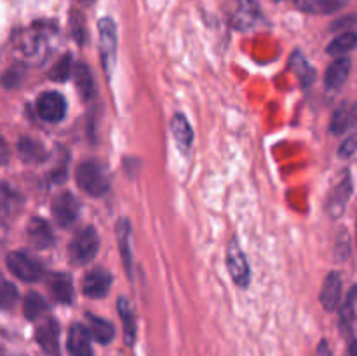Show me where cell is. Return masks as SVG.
<instances>
[{
	"label": "cell",
	"instance_id": "cell-1",
	"mask_svg": "<svg viewBox=\"0 0 357 356\" xmlns=\"http://www.w3.org/2000/svg\"><path fill=\"white\" fill-rule=\"evenodd\" d=\"M75 181L91 198H103L110 188V177L101 163L94 159L82 161L75 168Z\"/></svg>",
	"mask_w": 357,
	"mask_h": 356
},
{
	"label": "cell",
	"instance_id": "cell-2",
	"mask_svg": "<svg viewBox=\"0 0 357 356\" xmlns=\"http://www.w3.org/2000/svg\"><path fill=\"white\" fill-rule=\"evenodd\" d=\"M52 34V27L44 23H35L33 27L20 31L14 38V51L24 61L38 59L47 47V37Z\"/></svg>",
	"mask_w": 357,
	"mask_h": 356
},
{
	"label": "cell",
	"instance_id": "cell-3",
	"mask_svg": "<svg viewBox=\"0 0 357 356\" xmlns=\"http://www.w3.org/2000/svg\"><path fill=\"white\" fill-rule=\"evenodd\" d=\"M98 250H100V236L94 227L86 225L77 230L75 236L70 241L68 257L72 264L86 265L96 257Z\"/></svg>",
	"mask_w": 357,
	"mask_h": 356
},
{
	"label": "cell",
	"instance_id": "cell-4",
	"mask_svg": "<svg viewBox=\"0 0 357 356\" xmlns=\"http://www.w3.org/2000/svg\"><path fill=\"white\" fill-rule=\"evenodd\" d=\"M98 35H100V52L101 63H103L105 73L108 77L114 72L115 61H117V24L112 17L105 16L98 21Z\"/></svg>",
	"mask_w": 357,
	"mask_h": 356
},
{
	"label": "cell",
	"instance_id": "cell-5",
	"mask_svg": "<svg viewBox=\"0 0 357 356\" xmlns=\"http://www.w3.org/2000/svg\"><path fill=\"white\" fill-rule=\"evenodd\" d=\"M7 269L24 283H37L44 276V265L24 251H13L7 255Z\"/></svg>",
	"mask_w": 357,
	"mask_h": 356
},
{
	"label": "cell",
	"instance_id": "cell-6",
	"mask_svg": "<svg viewBox=\"0 0 357 356\" xmlns=\"http://www.w3.org/2000/svg\"><path fill=\"white\" fill-rule=\"evenodd\" d=\"M227 269H229V274L232 278V281L239 288H248L250 286V264H248L246 255H244L243 248H241L237 239L230 241L229 248H227Z\"/></svg>",
	"mask_w": 357,
	"mask_h": 356
},
{
	"label": "cell",
	"instance_id": "cell-7",
	"mask_svg": "<svg viewBox=\"0 0 357 356\" xmlns=\"http://www.w3.org/2000/svg\"><path fill=\"white\" fill-rule=\"evenodd\" d=\"M37 114L45 122H61L66 115V100L58 91H45L37 98Z\"/></svg>",
	"mask_w": 357,
	"mask_h": 356
},
{
	"label": "cell",
	"instance_id": "cell-8",
	"mask_svg": "<svg viewBox=\"0 0 357 356\" xmlns=\"http://www.w3.org/2000/svg\"><path fill=\"white\" fill-rule=\"evenodd\" d=\"M80 212V205L72 192H59L51 201V213L59 227L72 225Z\"/></svg>",
	"mask_w": 357,
	"mask_h": 356
},
{
	"label": "cell",
	"instance_id": "cell-9",
	"mask_svg": "<svg viewBox=\"0 0 357 356\" xmlns=\"http://www.w3.org/2000/svg\"><path fill=\"white\" fill-rule=\"evenodd\" d=\"M114 283V276L107 269H91L82 279V293L89 299H105Z\"/></svg>",
	"mask_w": 357,
	"mask_h": 356
},
{
	"label": "cell",
	"instance_id": "cell-10",
	"mask_svg": "<svg viewBox=\"0 0 357 356\" xmlns=\"http://www.w3.org/2000/svg\"><path fill=\"white\" fill-rule=\"evenodd\" d=\"M261 20V10L257 0H237L232 13V27L237 30H250Z\"/></svg>",
	"mask_w": 357,
	"mask_h": 356
},
{
	"label": "cell",
	"instance_id": "cell-11",
	"mask_svg": "<svg viewBox=\"0 0 357 356\" xmlns=\"http://www.w3.org/2000/svg\"><path fill=\"white\" fill-rule=\"evenodd\" d=\"M352 195V180L349 175H345L340 181H338L337 187L331 191L330 198L326 201V213L331 218H340L344 215L345 208L349 205V199Z\"/></svg>",
	"mask_w": 357,
	"mask_h": 356
},
{
	"label": "cell",
	"instance_id": "cell-12",
	"mask_svg": "<svg viewBox=\"0 0 357 356\" xmlns=\"http://www.w3.org/2000/svg\"><path fill=\"white\" fill-rule=\"evenodd\" d=\"M26 237L31 246L38 248V250H47V248H51L56 243L54 230L49 225L47 220L40 218V216H33L28 222Z\"/></svg>",
	"mask_w": 357,
	"mask_h": 356
},
{
	"label": "cell",
	"instance_id": "cell-13",
	"mask_svg": "<svg viewBox=\"0 0 357 356\" xmlns=\"http://www.w3.org/2000/svg\"><path fill=\"white\" fill-rule=\"evenodd\" d=\"M35 339L38 346L49 356L59 355V325L54 318H45L35 330Z\"/></svg>",
	"mask_w": 357,
	"mask_h": 356
},
{
	"label": "cell",
	"instance_id": "cell-14",
	"mask_svg": "<svg viewBox=\"0 0 357 356\" xmlns=\"http://www.w3.org/2000/svg\"><path fill=\"white\" fill-rule=\"evenodd\" d=\"M342 288H344V283H342V276L338 274L337 271H331L330 274L326 276L323 283V290H321L319 300L323 304L324 309L328 313L338 309L342 299Z\"/></svg>",
	"mask_w": 357,
	"mask_h": 356
},
{
	"label": "cell",
	"instance_id": "cell-15",
	"mask_svg": "<svg viewBox=\"0 0 357 356\" xmlns=\"http://www.w3.org/2000/svg\"><path fill=\"white\" fill-rule=\"evenodd\" d=\"M115 234H117L119 253H121L124 267L129 276H132V250H131V223L128 218H119L115 225Z\"/></svg>",
	"mask_w": 357,
	"mask_h": 356
},
{
	"label": "cell",
	"instance_id": "cell-16",
	"mask_svg": "<svg viewBox=\"0 0 357 356\" xmlns=\"http://www.w3.org/2000/svg\"><path fill=\"white\" fill-rule=\"evenodd\" d=\"M70 356H94L91 348V335L87 328L80 323H73L68 332Z\"/></svg>",
	"mask_w": 357,
	"mask_h": 356
},
{
	"label": "cell",
	"instance_id": "cell-17",
	"mask_svg": "<svg viewBox=\"0 0 357 356\" xmlns=\"http://www.w3.org/2000/svg\"><path fill=\"white\" fill-rule=\"evenodd\" d=\"M23 205V198L9 185L0 184V223H6L16 215Z\"/></svg>",
	"mask_w": 357,
	"mask_h": 356
},
{
	"label": "cell",
	"instance_id": "cell-18",
	"mask_svg": "<svg viewBox=\"0 0 357 356\" xmlns=\"http://www.w3.org/2000/svg\"><path fill=\"white\" fill-rule=\"evenodd\" d=\"M171 133H173L176 145L183 152H187L192 147V143H194V129H192L187 115L181 114V112H176L173 119H171Z\"/></svg>",
	"mask_w": 357,
	"mask_h": 356
},
{
	"label": "cell",
	"instance_id": "cell-19",
	"mask_svg": "<svg viewBox=\"0 0 357 356\" xmlns=\"http://www.w3.org/2000/svg\"><path fill=\"white\" fill-rule=\"evenodd\" d=\"M47 286L52 297L61 304H72L73 300V281L72 276L66 272H54L49 276Z\"/></svg>",
	"mask_w": 357,
	"mask_h": 356
},
{
	"label": "cell",
	"instance_id": "cell-20",
	"mask_svg": "<svg viewBox=\"0 0 357 356\" xmlns=\"http://www.w3.org/2000/svg\"><path fill=\"white\" fill-rule=\"evenodd\" d=\"M349 73H351V59L349 58H338L328 66L326 75H324V84L328 89H340L347 80Z\"/></svg>",
	"mask_w": 357,
	"mask_h": 356
},
{
	"label": "cell",
	"instance_id": "cell-21",
	"mask_svg": "<svg viewBox=\"0 0 357 356\" xmlns=\"http://www.w3.org/2000/svg\"><path fill=\"white\" fill-rule=\"evenodd\" d=\"M87 332L100 344H110L115 337L114 325L94 314H87Z\"/></svg>",
	"mask_w": 357,
	"mask_h": 356
},
{
	"label": "cell",
	"instance_id": "cell-22",
	"mask_svg": "<svg viewBox=\"0 0 357 356\" xmlns=\"http://www.w3.org/2000/svg\"><path fill=\"white\" fill-rule=\"evenodd\" d=\"M119 316L122 320V328H124V341L128 346H132L136 341V318L131 304L126 297H121L117 300Z\"/></svg>",
	"mask_w": 357,
	"mask_h": 356
},
{
	"label": "cell",
	"instance_id": "cell-23",
	"mask_svg": "<svg viewBox=\"0 0 357 356\" xmlns=\"http://www.w3.org/2000/svg\"><path fill=\"white\" fill-rule=\"evenodd\" d=\"M289 66H291L293 72L296 73V77H298L300 84H302L303 87L312 86L314 79H316V70H314V66L310 65L309 59H307L302 52H293L291 58H289Z\"/></svg>",
	"mask_w": 357,
	"mask_h": 356
},
{
	"label": "cell",
	"instance_id": "cell-24",
	"mask_svg": "<svg viewBox=\"0 0 357 356\" xmlns=\"http://www.w3.org/2000/svg\"><path fill=\"white\" fill-rule=\"evenodd\" d=\"M73 80H75V87L79 91L82 100H91L94 94V80L93 73H91L89 66L86 63H77L73 66Z\"/></svg>",
	"mask_w": 357,
	"mask_h": 356
},
{
	"label": "cell",
	"instance_id": "cell-25",
	"mask_svg": "<svg viewBox=\"0 0 357 356\" xmlns=\"http://www.w3.org/2000/svg\"><path fill=\"white\" fill-rule=\"evenodd\" d=\"M17 154L24 163H42L47 159V150L44 149L42 143L37 140H31L28 136H23L17 143Z\"/></svg>",
	"mask_w": 357,
	"mask_h": 356
},
{
	"label": "cell",
	"instance_id": "cell-26",
	"mask_svg": "<svg viewBox=\"0 0 357 356\" xmlns=\"http://www.w3.org/2000/svg\"><path fill=\"white\" fill-rule=\"evenodd\" d=\"M357 152V103L351 107V121H349L345 140L338 147V156L342 159H349Z\"/></svg>",
	"mask_w": 357,
	"mask_h": 356
},
{
	"label": "cell",
	"instance_id": "cell-27",
	"mask_svg": "<svg viewBox=\"0 0 357 356\" xmlns=\"http://www.w3.org/2000/svg\"><path fill=\"white\" fill-rule=\"evenodd\" d=\"M296 6L305 13L330 14L340 9L345 0H295Z\"/></svg>",
	"mask_w": 357,
	"mask_h": 356
},
{
	"label": "cell",
	"instance_id": "cell-28",
	"mask_svg": "<svg viewBox=\"0 0 357 356\" xmlns=\"http://www.w3.org/2000/svg\"><path fill=\"white\" fill-rule=\"evenodd\" d=\"M47 309H49L47 302H45V299L40 295V293L30 292L26 297H24L23 313L28 320H38V318H42L45 313H47Z\"/></svg>",
	"mask_w": 357,
	"mask_h": 356
},
{
	"label": "cell",
	"instance_id": "cell-29",
	"mask_svg": "<svg viewBox=\"0 0 357 356\" xmlns=\"http://www.w3.org/2000/svg\"><path fill=\"white\" fill-rule=\"evenodd\" d=\"M357 45V34L356 31H345V34L338 35L337 38L330 42V45L326 47L328 54L331 56H344L347 52H351L352 49H356Z\"/></svg>",
	"mask_w": 357,
	"mask_h": 356
},
{
	"label": "cell",
	"instance_id": "cell-30",
	"mask_svg": "<svg viewBox=\"0 0 357 356\" xmlns=\"http://www.w3.org/2000/svg\"><path fill=\"white\" fill-rule=\"evenodd\" d=\"M356 302H357V286L349 292L347 299L344 304H340V328L342 330H349L352 327L356 314Z\"/></svg>",
	"mask_w": 357,
	"mask_h": 356
},
{
	"label": "cell",
	"instance_id": "cell-31",
	"mask_svg": "<svg viewBox=\"0 0 357 356\" xmlns=\"http://www.w3.org/2000/svg\"><path fill=\"white\" fill-rule=\"evenodd\" d=\"M349 121H351V108L347 105H342L335 110L333 117H331L330 122V131L333 133L335 136H340L347 131Z\"/></svg>",
	"mask_w": 357,
	"mask_h": 356
},
{
	"label": "cell",
	"instance_id": "cell-32",
	"mask_svg": "<svg viewBox=\"0 0 357 356\" xmlns=\"http://www.w3.org/2000/svg\"><path fill=\"white\" fill-rule=\"evenodd\" d=\"M16 302H17L16 286L0 276V307H2V309H10Z\"/></svg>",
	"mask_w": 357,
	"mask_h": 356
},
{
	"label": "cell",
	"instance_id": "cell-33",
	"mask_svg": "<svg viewBox=\"0 0 357 356\" xmlns=\"http://www.w3.org/2000/svg\"><path fill=\"white\" fill-rule=\"evenodd\" d=\"M72 72V56L65 54L51 70V79L56 82H65Z\"/></svg>",
	"mask_w": 357,
	"mask_h": 356
},
{
	"label": "cell",
	"instance_id": "cell-34",
	"mask_svg": "<svg viewBox=\"0 0 357 356\" xmlns=\"http://www.w3.org/2000/svg\"><path fill=\"white\" fill-rule=\"evenodd\" d=\"M9 161V145L6 140L0 136V164H6Z\"/></svg>",
	"mask_w": 357,
	"mask_h": 356
},
{
	"label": "cell",
	"instance_id": "cell-35",
	"mask_svg": "<svg viewBox=\"0 0 357 356\" xmlns=\"http://www.w3.org/2000/svg\"><path fill=\"white\" fill-rule=\"evenodd\" d=\"M316 356H333V353H331L330 346H328V342L324 341V339L319 342V346H317Z\"/></svg>",
	"mask_w": 357,
	"mask_h": 356
},
{
	"label": "cell",
	"instance_id": "cell-36",
	"mask_svg": "<svg viewBox=\"0 0 357 356\" xmlns=\"http://www.w3.org/2000/svg\"><path fill=\"white\" fill-rule=\"evenodd\" d=\"M345 356H357V339L351 337L347 344V351H345Z\"/></svg>",
	"mask_w": 357,
	"mask_h": 356
},
{
	"label": "cell",
	"instance_id": "cell-37",
	"mask_svg": "<svg viewBox=\"0 0 357 356\" xmlns=\"http://www.w3.org/2000/svg\"><path fill=\"white\" fill-rule=\"evenodd\" d=\"M0 356H24V355H21V353H14V351H9V349H3V348H0Z\"/></svg>",
	"mask_w": 357,
	"mask_h": 356
},
{
	"label": "cell",
	"instance_id": "cell-38",
	"mask_svg": "<svg viewBox=\"0 0 357 356\" xmlns=\"http://www.w3.org/2000/svg\"><path fill=\"white\" fill-rule=\"evenodd\" d=\"M80 2H82V3H86V6H91V3H93L94 0H80Z\"/></svg>",
	"mask_w": 357,
	"mask_h": 356
},
{
	"label": "cell",
	"instance_id": "cell-39",
	"mask_svg": "<svg viewBox=\"0 0 357 356\" xmlns=\"http://www.w3.org/2000/svg\"><path fill=\"white\" fill-rule=\"evenodd\" d=\"M356 234H357V222H356Z\"/></svg>",
	"mask_w": 357,
	"mask_h": 356
}]
</instances>
